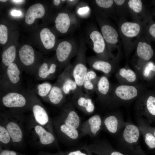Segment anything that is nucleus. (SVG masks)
<instances>
[{
  "label": "nucleus",
  "instance_id": "3",
  "mask_svg": "<svg viewBox=\"0 0 155 155\" xmlns=\"http://www.w3.org/2000/svg\"><path fill=\"white\" fill-rule=\"evenodd\" d=\"M28 121L27 134L32 143L37 146H45L56 142L54 134L36 123L32 116Z\"/></svg>",
  "mask_w": 155,
  "mask_h": 155
},
{
  "label": "nucleus",
  "instance_id": "25",
  "mask_svg": "<svg viewBox=\"0 0 155 155\" xmlns=\"http://www.w3.org/2000/svg\"><path fill=\"white\" fill-rule=\"evenodd\" d=\"M70 23V19L67 13H59L55 20L56 28L61 33H65L67 31Z\"/></svg>",
  "mask_w": 155,
  "mask_h": 155
},
{
  "label": "nucleus",
  "instance_id": "24",
  "mask_svg": "<svg viewBox=\"0 0 155 155\" xmlns=\"http://www.w3.org/2000/svg\"><path fill=\"white\" fill-rule=\"evenodd\" d=\"M40 34L41 40L46 49H50L54 47L55 42V36L49 29H43Z\"/></svg>",
  "mask_w": 155,
  "mask_h": 155
},
{
  "label": "nucleus",
  "instance_id": "4",
  "mask_svg": "<svg viewBox=\"0 0 155 155\" xmlns=\"http://www.w3.org/2000/svg\"><path fill=\"white\" fill-rule=\"evenodd\" d=\"M141 133L137 126L127 123L119 137L118 142L123 147L137 155H142L139 144Z\"/></svg>",
  "mask_w": 155,
  "mask_h": 155
},
{
  "label": "nucleus",
  "instance_id": "46",
  "mask_svg": "<svg viewBox=\"0 0 155 155\" xmlns=\"http://www.w3.org/2000/svg\"><path fill=\"white\" fill-rule=\"evenodd\" d=\"M11 1L14 3H21L23 2L24 1L22 0H11Z\"/></svg>",
  "mask_w": 155,
  "mask_h": 155
},
{
  "label": "nucleus",
  "instance_id": "28",
  "mask_svg": "<svg viewBox=\"0 0 155 155\" xmlns=\"http://www.w3.org/2000/svg\"><path fill=\"white\" fill-rule=\"evenodd\" d=\"M0 147L7 148L12 145L11 138L5 126L0 120Z\"/></svg>",
  "mask_w": 155,
  "mask_h": 155
},
{
  "label": "nucleus",
  "instance_id": "29",
  "mask_svg": "<svg viewBox=\"0 0 155 155\" xmlns=\"http://www.w3.org/2000/svg\"><path fill=\"white\" fill-rule=\"evenodd\" d=\"M77 104L79 107L87 113H93L95 109V106L92 99L82 96L77 99Z\"/></svg>",
  "mask_w": 155,
  "mask_h": 155
},
{
  "label": "nucleus",
  "instance_id": "9",
  "mask_svg": "<svg viewBox=\"0 0 155 155\" xmlns=\"http://www.w3.org/2000/svg\"><path fill=\"white\" fill-rule=\"evenodd\" d=\"M55 120L76 129L80 126V117L70 103L65 106L59 117Z\"/></svg>",
  "mask_w": 155,
  "mask_h": 155
},
{
  "label": "nucleus",
  "instance_id": "5",
  "mask_svg": "<svg viewBox=\"0 0 155 155\" xmlns=\"http://www.w3.org/2000/svg\"><path fill=\"white\" fill-rule=\"evenodd\" d=\"M140 91L137 87L133 85L122 84L115 89L111 98L110 105L114 107L129 103L137 98Z\"/></svg>",
  "mask_w": 155,
  "mask_h": 155
},
{
  "label": "nucleus",
  "instance_id": "37",
  "mask_svg": "<svg viewBox=\"0 0 155 155\" xmlns=\"http://www.w3.org/2000/svg\"><path fill=\"white\" fill-rule=\"evenodd\" d=\"M95 2L100 7L105 8L111 7L114 2V1L112 0H96Z\"/></svg>",
  "mask_w": 155,
  "mask_h": 155
},
{
  "label": "nucleus",
  "instance_id": "10",
  "mask_svg": "<svg viewBox=\"0 0 155 155\" xmlns=\"http://www.w3.org/2000/svg\"><path fill=\"white\" fill-rule=\"evenodd\" d=\"M73 67H66L59 76L57 83L59 84L65 95L69 94L72 91L74 94L77 89L76 84L73 74Z\"/></svg>",
  "mask_w": 155,
  "mask_h": 155
},
{
  "label": "nucleus",
  "instance_id": "34",
  "mask_svg": "<svg viewBox=\"0 0 155 155\" xmlns=\"http://www.w3.org/2000/svg\"><path fill=\"white\" fill-rule=\"evenodd\" d=\"M127 5L129 8L133 13L138 14L142 12L143 5L141 0H129L128 1Z\"/></svg>",
  "mask_w": 155,
  "mask_h": 155
},
{
  "label": "nucleus",
  "instance_id": "33",
  "mask_svg": "<svg viewBox=\"0 0 155 155\" xmlns=\"http://www.w3.org/2000/svg\"><path fill=\"white\" fill-rule=\"evenodd\" d=\"M92 66L94 69L100 71L105 74L110 73L113 69L112 65L110 63L102 60L95 61Z\"/></svg>",
  "mask_w": 155,
  "mask_h": 155
},
{
  "label": "nucleus",
  "instance_id": "41",
  "mask_svg": "<svg viewBox=\"0 0 155 155\" xmlns=\"http://www.w3.org/2000/svg\"><path fill=\"white\" fill-rule=\"evenodd\" d=\"M149 32L150 34L155 38V23L150 26L149 28Z\"/></svg>",
  "mask_w": 155,
  "mask_h": 155
},
{
  "label": "nucleus",
  "instance_id": "15",
  "mask_svg": "<svg viewBox=\"0 0 155 155\" xmlns=\"http://www.w3.org/2000/svg\"><path fill=\"white\" fill-rule=\"evenodd\" d=\"M19 55L21 62L26 67L25 71L30 73V67L33 65L35 60V54L33 49L28 45H24L20 49Z\"/></svg>",
  "mask_w": 155,
  "mask_h": 155
},
{
  "label": "nucleus",
  "instance_id": "27",
  "mask_svg": "<svg viewBox=\"0 0 155 155\" xmlns=\"http://www.w3.org/2000/svg\"><path fill=\"white\" fill-rule=\"evenodd\" d=\"M16 55V48L14 45L10 46L3 52L1 57L2 61L5 67V69L13 63Z\"/></svg>",
  "mask_w": 155,
  "mask_h": 155
},
{
  "label": "nucleus",
  "instance_id": "30",
  "mask_svg": "<svg viewBox=\"0 0 155 155\" xmlns=\"http://www.w3.org/2000/svg\"><path fill=\"white\" fill-rule=\"evenodd\" d=\"M118 74L119 77L129 84L133 83L137 80L136 73L130 69L121 68L119 70Z\"/></svg>",
  "mask_w": 155,
  "mask_h": 155
},
{
  "label": "nucleus",
  "instance_id": "39",
  "mask_svg": "<svg viewBox=\"0 0 155 155\" xmlns=\"http://www.w3.org/2000/svg\"><path fill=\"white\" fill-rule=\"evenodd\" d=\"M90 8L88 6H85L79 8L77 11L78 14L81 16H84L88 13Z\"/></svg>",
  "mask_w": 155,
  "mask_h": 155
},
{
  "label": "nucleus",
  "instance_id": "40",
  "mask_svg": "<svg viewBox=\"0 0 155 155\" xmlns=\"http://www.w3.org/2000/svg\"><path fill=\"white\" fill-rule=\"evenodd\" d=\"M67 155H87L85 153L82 152L80 150H77L68 153Z\"/></svg>",
  "mask_w": 155,
  "mask_h": 155
},
{
  "label": "nucleus",
  "instance_id": "8",
  "mask_svg": "<svg viewBox=\"0 0 155 155\" xmlns=\"http://www.w3.org/2000/svg\"><path fill=\"white\" fill-rule=\"evenodd\" d=\"M135 108L138 115L151 121L155 120V97L150 96L145 99L140 97L137 101Z\"/></svg>",
  "mask_w": 155,
  "mask_h": 155
},
{
  "label": "nucleus",
  "instance_id": "50",
  "mask_svg": "<svg viewBox=\"0 0 155 155\" xmlns=\"http://www.w3.org/2000/svg\"><path fill=\"white\" fill-rule=\"evenodd\" d=\"M61 1H65V0H61Z\"/></svg>",
  "mask_w": 155,
  "mask_h": 155
},
{
  "label": "nucleus",
  "instance_id": "19",
  "mask_svg": "<svg viewBox=\"0 0 155 155\" xmlns=\"http://www.w3.org/2000/svg\"><path fill=\"white\" fill-rule=\"evenodd\" d=\"M65 95L57 83L53 86L49 93L47 102L55 105H59L63 102Z\"/></svg>",
  "mask_w": 155,
  "mask_h": 155
},
{
  "label": "nucleus",
  "instance_id": "35",
  "mask_svg": "<svg viewBox=\"0 0 155 155\" xmlns=\"http://www.w3.org/2000/svg\"><path fill=\"white\" fill-rule=\"evenodd\" d=\"M152 71H155V65L151 61L148 62L142 69V77L146 78H148Z\"/></svg>",
  "mask_w": 155,
  "mask_h": 155
},
{
  "label": "nucleus",
  "instance_id": "11",
  "mask_svg": "<svg viewBox=\"0 0 155 155\" xmlns=\"http://www.w3.org/2000/svg\"><path fill=\"white\" fill-rule=\"evenodd\" d=\"M127 122L124 121L119 114L113 113L108 115L102 120V125L108 132L117 134L124 127Z\"/></svg>",
  "mask_w": 155,
  "mask_h": 155
},
{
  "label": "nucleus",
  "instance_id": "7",
  "mask_svg": "<svg viewBox=\"0 0 155 155\" xmlns=\"http://www.w3.org/2000/svg\"><path fill=\"white\" fill-rule=\"evenodd\" d=\"M22 71L14 62L3 70L0 81L1 90L19 88Z\"/></svg>",
  "mask_w": 155,
  "mask_h": 155
},
{
  "label": "nucleus",
  "instance_id": "2",
  "mask_svg": "<svg viewBox=\"0 0 155 155\" xmlns=\"http://www.w3.org/2000/svg\"><path fill=\"white\" fill-rule=\"evenodd\" d=\"M17 89L1 91V105L8 111L23 112L30 110L31 101V91L26 93Z\"/></svg>",
  "mask_w": 155,
  "mask_h": 155
},
{
  "label": "nucleus",
  "instance_id": "22",
  "mask_svg": "<svg viewBox=\"0 0 155 155\" xmlns=\"http://www.w3.org/2000/svg\"><path fill=\"white\" fill-rule=\"evenodd\" d=\"M101 31L104 39L108 43L115 44L118 42V33L113 27L109 25H104L101 27Z\"/></svg>",
  "mask_w": 155,
  "mask_h": 155
},
{
  "label": "nucleus",
  "instance_id": "23",
  "mask_svg": "<svg viewBox=\"0 0 155 155\" xmlns=\"http://www.w3.org/2000/svg\"><path fill=\"white\" fill-rule=\"evenodd\" d=\"M90 37L93 42L94 51L98 54L103 53L105 48V43L101 34L98 31H94L91 33Z\"/></svg>",
  "mask_w": 155,
  "mask_h": 155
},
{
  "label": "nucleus",
  "instance_id": "16",
  "mask_svg": "<svg viewBox=\"0 0 155 155\" xmlns=\"http://www.w3.org/2000/svg\"><path fill=\"white\" fill-rule=\"evenodd\" d=\"M56 131L60 136L72 140H77L79 137L77 129L70 127L56 120L52 121Z\"/></svg>",
  "mask_w": 155,
  "mask_h": 155
},
{
  "label": "nucleus",
  "instance_id": "48",
  "mask_svg": "<svg viewBox=\"0 0 155 155\" xmlns=\"http://www.w3.org/2000/svg\"><path fill=\"white\" fill-rule=\"evenodd\" d=\"M7 0H0V1L1 2H5L6 1H7Z\"/></svg>",
  "mask_w": 155,
  "mask_h": 155
},
{
  "label": "nucleus",
  "instance_id": "49",
  "mask_svg": "<svg viewBox=\"0 0 155 155\" xmlns=\"http://www.w3.org/2000/svg\"><path fill=\"white\" fill-rule=\"evenodd\" d=\"M68 1H71V2H72V1H75L74 0H68Z\"/></svg>",
  "mask_w": 155,
  "mask_h": 155
},
{
  "label": "nucleus",
  "instance_id": "12",
  "mask_svg": "<svg viewBox=\"0 0 155 155\" xmlns=\"http://www.w3.org/2000/svg\"><path fill=\"white\" fill-rule=\"evenodd\" d=\"M103 126L102 119L98 115L90 117L82 124V132L84 135L95 136L100 131Z\"/></svg>",
  "mask_w": 155,
  "mask_h": 155
},
{
  "label": "nucleus",
  "instance_id": "45",
  "mask_svg": "<svg viewBox=\"0 0 155 155\" xmlns=\"http://www.w3.org/2000/svg\"><path fill=\"white\" fill-rule=\"evenodd\" d=\"M61 1L60 0H54L53 2L54 4L56 5H58L60 3Z\"/></svg>",
  "mask_w": 155,
  "mask_h": 155
},
{
  "label": "nucleus",
  "instance_id": "36",
  "mask_svg": "<svg viewBox=\"0 0 155 155\" xmlns=\"http://www.w3.org/2000/svg\"><path fill=\"white\" fill-rule=\"evenodd\" d=\"M8 38V30L7 27L4 25H0V43L4 44Z\"/></svg>",
  "mask_w": 155,
  "mask_h": 155
},
{
  "label": "nucleus",
  "instance_id": "38",
  "mask_svg": "<svg viewBox=\"0 0 155 155\" xmlns=\"http://www.w3.org/2000/svg\"><path fill=\"white\" fill-rule=\"evenodd\" d=\"M0 155H24L14 151L7 149H1Z\"/></svg>",
  "mask_w": 155,
  "mask_h": 155
},
{
  "label": "nucleus",
  "instance_id": "6",
  "mask_svg": "<svg viewBox=\"0 0 155 155\" xmlns=\"http://www.w3.org/2000/svg\"><path fill=\"white\" fill-rule=\"evenodd\" d=\"M31 92L30 110L32 113V116L36 123L54 134L52 121L46 110L34 93Z\"/></svg>",
  "mask_w": 155,
  "mask_h": 155
},
{
  "label": "nucleus",
  "instance_id": "44",
  "mask_svg": "<svg viewBox=\"0 0 155 155\" xmlns=\"http://www.w3.org/2000/svg\"><path fill=\"white\" fill-rule=\"evenodd\" d=\"M109 155H125L124 154L117 151H111Z\"/></svg>",
  "mask_w": 155,
  "mask_h": 155
},
{
  "label": "nucleus",
  "instance_id": "13",
  "mask_svg": "<svg viewBox=\"0 0 155 155\" xmlns=\"http://www.w3.org/2000/svg\"><path fill=\"white\" fill-rule=\"evenodd\" d=\"M110 87V82L106 77L102 76L98 78L96 89L99 99L105 105L110 104V97L109 96Z\"/></svg>",
  "mask_w": 155,
  "mask_h": 155
},
{
  "label": "nucleus",
  "instance_id": "18",
  "mask_svg": "<svg viewBox=\"0 0 155 155\" xmlns=\"http://www.w3.org/2000/svg\"><path fill=\"white\" fill-rule=\"evenodd\" d=\"M45 9L40 3L35 4L28 9L25 17V22L28 24H32L35 19L42 17L45 14Z\"/></svg>",
  "mask_w": 155,
  "mask_h": 155
},
{
  "label": "nucleus",
  "instance_id": "17",
  "mask_svg": "<svg viewBox=\"0 0 155 155\" xmlns=\"http://www.w3.org/2000/svg\"><path fill=\"white\" fill-rule=\"evenodd\" d=\"M141 29L140 24L135 22H125L121 24L120 27L122 35L129 39L137 36L141 32Z\"/></svg>",
  "mask_w": 155,
  "mask_h": 155
},
{
  "label": "nucleus",
  "instance_id": "21",
  "mask_svg": "<svg viewBox=\"0 0 155 155\" xmlns=\"http://www.w3.org/2000/svg\"><path fill=\"white\" fill-rule=\"evenodd\" d=\"M72 50V46L69 42L63 41L60 43L56 50V54L58 61L63 63L68 59Z\"/></svg>",
  "mask_w": 155,
  "mask_h": 155
},
{
  "label": "nucleus",
  "instance_id": "20",
  "mask_svg": "<svg viewBox=\"0 0 155 155\" xmlns=\"http://www.w3.org/2000/svg\"><path fill=\"white\" fill-rule=\"evenodd\" d=\"M136 53L141 60L147 61L152 58L154 52L150 44L146 42L140 40L138 42L137 46Z\"/></svg>",
  "mask_w": 155,
  "mask_h": 155
},
{
  "label": "nucleus",
  "instance_id": "42",
  "mask_svg": "<svg viewBox=\"0 0 155 155\" xmlns=\"http://www.w3.org/2000/svg\"><path fill=\"white\" fill-rule=\"evenodd\" d=\"M12 16H20L22 14L20 10H13L11 12Z\"/></svg>",
  "mask_w": 155,
  "mask_h": 155
},
{
  "label": "nucleus",
  "instance_id": "26",
  "mask_svg": "<svg viewBox=\"0 0 155 155\" xmlns=\"http://www.w3.org/2000/svg\"><path fill=\"white\" fill-rule=\"evenodd\" d=\"M96 72L92 70H88L83 85V88L87 91L95 89L98 80Z\"/></svg>",
  "mask_w": 155,
  "mask_h": 155
},
{
  "label": "nucleus",
  "instance_id": "31",
  "mask_svg": "<svg viewBox=\"0 0 155 155\" xmlns=\"http://www.w3.org/2000/svg\"><path fill=\"white\" fill-rule=\"evenodd\" d=\"M53 86L49 82H43L36 86L35 91L38 96L44 101L47 102L48 95Z\"/></svg>",
  "mask_w": 155,
  "mask_h": 155
},
{
  "label": "nucleus",
  "instance_id": "43",
  "mask_svg": "<svg viewBox=\"0 0 155 155\" xmlns=\"http://www.w3.org/2000/svg\"><path fill=\"white\" fill-rule=\"evenodd\" d=\"M113 1L118 6L123 5L126 2L125 0H114Z\"/></svg>",
  "mask_w": 155,
  "mask_h": 155
},
{
  "label": "nucleus",
  "instance_id": "14",
  "mask_svg": "<svg viewBox=\"0 0 155 155\" xmlns=\"http://www.w3.org/2000/svg\"><path fill=\"white\" fill-rule=\"evenodd\" d=\"M137 122L141 133L142 135L145 142L150 149L155 148V137L149 126L142 119L139 117Z\"/></svg>",
  "mask_w": 155,
  "mask_h": 155
},
{
  "label": "nucleus",
  "instance_id": "1",
  "mask_svg": "<svg viewBox=\"0 0 155 155\" xmlns=\"http://www.w3.org/2000/svg\"><path fill=\"white\" fill-rule=\"evenodd\" d=\"M0 120L4 123L12 141V145L20 146L24 142V123L26 119L23 113L5 110L1 112Z\"/></svg>",
  "mask_w": 155,
  "mask_h": 155
},
{
  "label": "nucleus",
  "instance_id": "32",
  "mask_svg": "<svg viewBox=\"0 0 155 155\" xmlns=\"http://www.w3.org/2000/svg\"><path fill=\"white\" fill-rule=\"evenodd\" d=\"M38 80H44L52 77L50 70V65L45 62L43 63L37 68L35 73Z\"/></svg>",
  "mask_w": 155,
  "mask_h": 155
},
{
  "label": "nucleus",
  "instance_id": "47",
  "mask_svg": "<svg viewBox=\"0 0 155 155\" xmlns=\"http://www.w3.org/2000/svg\"><path fill=\"white\" fill-rule=\"evenodd\" d=\"M150 129L155 137V128H152L150 127Z\"/></svg>",
  "mask_w": 155,
  "mask_h": 155
}]
</instances>
